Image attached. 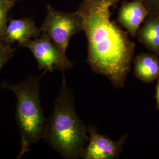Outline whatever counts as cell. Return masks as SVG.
Wrapping results in <instances>:
<instances>
[{
	"label": "cell",
	"instance_id": "9",
	"mask_svg": "<svg viewBox=\"0 0 159 159\" xmlns=\"http://www.w3.org/2000/svg\"><path fill=\"white\" fill-rule=\"evenodd\" d=\"M135 76L144 83L159 77V57L156 54L140 53L134 58Z\"/></svg>",
	"mask_w": 159,
	"mask_h": 159
},
{
	"label": "cell",
	"instance_id": "2",
	"mask_svg": "<svg viewBox=\"0 0 159 159\" xmlns=\"http://www.w3.org/2000/svg\"><path fill=\"white\" fill-rule=\"evenodd\" d=\"M88 127L76 113L73 93L63 75L53 111L47 120L43 139L64 159H77L89 141Z\"/></svg>",
	"mask_w": 159,
	"mask_h": 159
},
{
	"label": "cell",
	"instance_id": "16",
	"mask_svg": "<svg viewBox=\"0 0 159 159\" xmlns=\"http://www.w3.org/2000/svg\"><path fill=\"white\" fill-rule=\"evenodd\" d=\"M2 39H3V35L0 33V40Z\"/></svg>",
	"mask_w": 159,
	"mask_h": 159
},
{
	"label": "cell",
	"instance_id": "17",
	"mask_svg": "<svg viewBox=\"0 0 159 159\" xmlns=\"http://www.w3.org/2000/svg\"><path fill=\"white\" fill-rule=\"evenodd\" d=\"M158 56H159V55H158Z\"/></svg>",
	"mask_w": 159,
	"mask_h": 159
},
{
	"label": "cell",
	"instance_id": "7",
	"mask_svg": "<svg viewBox=\"0 0 159 159\" xmlns=\"http://www.w3.org/2000/svg\"><path fill=\"white\" fill-rule=\"evenodd\" d=\"M149 15L142 0L121 2L118 11L117 22L126 30L131 37H135L145 19Z\"/></svg>",
	"mask_w": 159,
	"mask_h": 159
},
{
	"label": "cell",
	"instance_id": "8",
	"mask_svg": "<svg viewBox=\"0 0 159 159\" xmlns=\"http://www.w3.org/2000/svg\"><path fill=\"white\" fill-rule=\"evenodd\" d=\"M41 33L31 18L12 19L7 24L2 39L11 45L18 43L21 46L29 40L39 37Z\"/></svg>",
	"mask_w": 159,
	"mask_h": 159
},
{
	"label": "cell",
	"instance_id": "13",
	"mask_svg": "<svg viewBox=\"0 0 159 159\" xmlns=\"http://www.w3.org/2000/svg\"><path fill=\"white\" fill-rule=\"evenodd\" d=\"M149 13L148 16H159V0H142Z\"/></svg>",
	"mask_w": 159,
	"mask_h": 159
},
{
	"label": "cell",
	"instance_id": "10",
	"mask_svg": "<svg viewBox=\"0 0 159 159\" xmlns=\"http://www.w3.org/2000/svg\"><path fill=\"white\" fill-rule=\"evenodd\" d=\"M137 40L148 50L159 54V16H148L137 33Z\"/></svg>",
	"mask_w": 159,
	"mask_h": 159
},
{
	"label": "cell",
	"instance_id": "5",
	"mask_svg": "<svg viewBox=\"0 0 159 159\" xmlns=\"http://www.w3.org/2000/svg\"><path fill=\"white\" fill-rule=\"evenodd\" d=\"M21 47L28 48L32 52L40 70L52 73L55 70L61 72L72 68L74 62L57 49L51 38L42 32L40 36L30 40Z\"/></svg>",
	"mask_w": 159,
	"mask_h": 159
},
{
	"label": "cell",
	"instance_id": "14",
	"mask_svg": "<svg viewBox=\"0 0 159 159\" xmlns=\"http://www.w3.org/2000/svg\"><path fill=\"white\" fill-rule=\"evenodd\" d=\"M156 107L159 110V77L157 79V83L156 85Z\"/></svg>",
	"mask_w": 159,
	"mask_h": 159
},
{
	"label": "cell",
	"instance_id": "1",
	"mask_svg": "<svg viewBox=\"0 0 159 159\" xmlns=\"http://www.w3.org/2000/svg\"><path fill=\"white\" fill-rule=\"evenodd\" d=\"M121 1L82 0L76 10L83 20L90 68L107 77L116 89L125 85L136 48L129 33L111 20V8Z\"/></svg>",
	"mask_w": 159,
	"mask_h": 159
},
{
	"label": "cell",
	"instance_id": "4",
	"mask_svg": "<svg viewBox=\"0 0 159 159\" xmlns=\"http://www.w3.org/2000/svg\"><path fill=\"white\" fill-rule=\"evenodd\" d=\"M40 29L51 38L60 52L66 55L70 39L83 31V20L77 11H60L47 4L46 17Z\"/></svg>",
	"mask_w": 159,
	"mask_h": 159
},
{
	"label": "cell",
	"instance_id": "12",
	"mask_svg": "<svg viewBox=\"0 0 159 159\" xmlns=\"http://www.w3.org/2000/svg\"><path fill=\"white\" fill-rule=\"evenodd\" d=\"M14 5V2L0 1V33L3 36L8 24V12Z\"/></svg>",
	"mask_w": 159,
	"mask_h": 159
},
{
	"label": "cell",
	"instance_id": "6",
	"mask_svg": "<svg viewBox=\"0 0 159 159\" xmlns=\"http://www.w3.org/2000/svg\"><path fill=\"white\" fill-rule=\"evenodd\" d=\"M89 141L84 148L81 157L84 159H115L119 158L127 136L118 141L99 134L93 126L88 127Z\"/></svg>",
	"mask_w": 159,
	"mask_h": 159
},
{
	"label": "cell",
	"instance_id": "15",
	"mask_svg": "<svg viewBox=\"0 0 159 159\" xmlns=\"http://www.w3.org/2000/svg\"><path fill=\"white\" fill-rule=\"evenodd\" d=\"M0 1H7V2H14L17 1V0H0Z\"/></svg>",
	"mask_w": 159,
	"mask_h": 159
},
{
	"label": "cell",
	"instance_id": "3",
	"mask_svg": "<svg viewBox=\"0 0 159 159\" xmlns=\"http://www.w3.org/2000/svg\"><path fill=\"white\" fill-rule=\"evenodd\" d=\"M0 89L11 90L17 98L16 121L21 137L17 159H20L43 137L47 120L40 101V77L31 75L16 83L4 81Z\"/></svg>",
	"mask_w": 159,
	"mask_h": 159
},
{
	"label": "cell",
	"instance_id": "11",
	"mask_svg": "<svg viewBox=\"0 0 159 159\" xmlns=\"http://www.w3.org/2000/svg\"><path fill=\"white\" fill-rule=\"evenodd\" d=\"M16 50V48H12L6 41L0 40V71L14 56Z\"/></svg>",
	"mask_w": 159,
	"mask_h": 159
}]
</instances>
